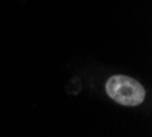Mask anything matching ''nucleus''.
Here are the masks:
<instances>
[{
	"label": "nucleus",
	"mask_w": 152,
	"mask_h": 137,
	"mask_svg": "<svg viewBox=\"0 0 152 137\" xmlns=\"http://www.w3.org/2000/svg\"><path fill=\"white\" fill-rule=\"evenodd\" d=\"M107 95L122 105H138L144 102L145 89L138 81L127 75H114L106 84Z\"/></svg>",
	"instance_id": "f257e3e1"
}]
</instances>
